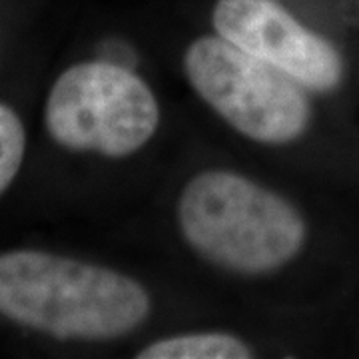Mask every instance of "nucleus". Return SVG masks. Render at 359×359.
I'll return each instance as SVG.
<instances>
[{"instance_id": "f257e3e1", "label": "nucleus", "mask_w": 359, "mask_h": 359, "mask_svg": "<svg viewBox=\"0 0 359 359\" xmlns=\"http://www.w3.org/2000/svg\"><path fill=\"white\" fill-rule=\"evenodd\" d=\"M144 285L116 269L40 250L0 254V316L56 339L106 341L150 316Z\"/></svg>"}, {"instance_id": "f03ea898", "label": "nucleus", "mask_w": 359, "mask_h": 359, "mask_svg": "<svg viewBox=\"0 0 359 359\" xmlns=\"http://www.w3.org/2000/svg\"><path fill=\"white\" fill-rule=\"evenodd\" d=\"M178 222L200 256L245 276L283 268L302 252L308 236L294 204L226 170H208L186 184Z\"/></svg>"}, {"instance_id": "7ed1b4c3", "label": "nucleus", "mask_w": 359, "mask_h": 359, "mask_svg": "<svg viewBox=\"0 0 359 359\" xmlns=\"http://www.w3.org/2000/svg\"><path fill=\"white\" fill-rule=\"evenodd\" d=\"M44 124L66 150L124 158L154 136L160 106L146 80L128 66L80 62L52 84Z\"/></svg>"}, {"instance_id": "20e7f679", "label": "nucleus", "mask_w": 359, "mask_h": 359, "mask_svg": "<svg viewBox=\"0 0 359 359\" xmlns=\"http://www.w3.org/2000/svg\"><path fill=\"white\" fill-rule=\"evenodd\" d=\"M184 72L200 98L250 140L280 146L308 130L306 88L222 36L194 40Z\"/></svg>"}, {"instance_id": "39448f33", "label": "nucleus", "mask_w": 359, "mask_h": 359, "mask_svg": "<svg viewBox=\"0 0 359 359\" xmlns=\"http://www.w3.org/2000/svg\"><path fill=\"white\" fill-rule=\"evenodd\" d=\"M212 22L218 36L282 70L306 90L330 92L344 78V58L334 44L276 0H218Z\"/></svg>"}, {"instance_id": "423d86ee", "label": "nucleus", "mask_w": 359, "mask_h": 359, "mask_svg": "<svg viewBox=\"0 0 359 359\" xmlns=\"http://www.w3.org/2000/svg\"><path fill=\"white\" fill-rule=\"evenodd\" d=\"M252 347L244 339L222 332L184 334L158 339L140 349V359H250Z\"/></svg>"}, {"instance_id": "0eeeda50", "label": "nucleus", "mask_w": 359, "mask_h": 359, "mask_svg": "<svg viewBox=\"0 0 359 359\" xmlns=\"http://www.w3.org/2000/svg\"><path fill=\"white\" fill-rule=\"evenodd\" d=\"M26 154V130L18 112L0 102V196L18 176Z\"/></svg>"}]
</instances>
